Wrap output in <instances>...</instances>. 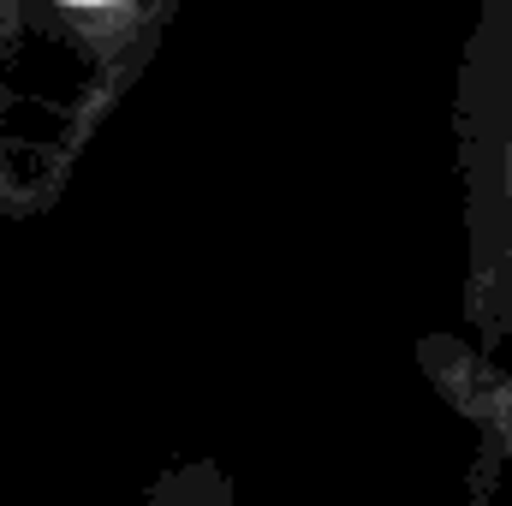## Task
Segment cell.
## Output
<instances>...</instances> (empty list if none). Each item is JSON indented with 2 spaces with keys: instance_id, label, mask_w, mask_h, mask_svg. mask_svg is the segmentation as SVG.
<instances>
[{
  "instance_id": "1",
  "label": "cell",
  "mask_w": 512,
  "mask_h": 506,
  "mask_svg": "<svg viewBox=\"0 0 512 506\" xmlns=\"http://www.w3.org/2000/svg\"><path fill=\"white\" fill-rule=\"evenodd\" d=\"M155 0H0V24L30 30L48 48H78L84 72H102L108 54L137 42V24H149Z\"/></svg>"
}]
</instances>
